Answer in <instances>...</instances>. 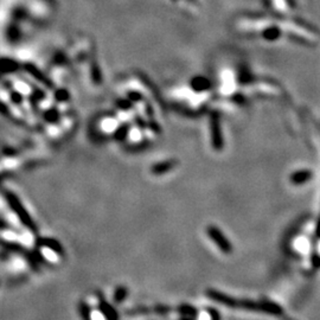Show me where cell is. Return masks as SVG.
I'll return each mask as SVG.
<instances>
[{"mask_svg": "<svg viewBox=\"0 0 320 320\" xmlns=\"http://www.w3.org/2000/svg\"><path fill=\"white\" fill-rule=\"evenodd\" d=\"M207 294L209 298H211V300L218 302V304H222L224 305V306H228V307H231V308H236L237 306V300L236 299L231 298V296H229L227 294H223L221 292H217V290H213V289H210L208 290Z\"/></svg>", "mask_w": 320, "mask_h": 320, "instance_id": "7a4b0ae2", "label": "cell"}, {"mask_svg": "<svg viewBox=\"0 0 320 320\" xmlns=\"http://www.w3.org/2000/svg\"><path fill=\"white\" fill-rule=\"evenodd\" d=\"M208 235H209L210 239L213 241V243L221 249L222 252H224V254H230L231 250H233V247H231L230 242H229L227 237L224 236V234H223L218 228L213 227V225L208 227Z\"/></svg>", "mask_w": 320, "mask_h": 320, "instance_id": "6da1fadb", "label": "cell"}, {"mask_svg": "<svg viewBox=\"0 0 320 320\" xmlns=\"http://www.w3.org/2000/svg\"><path fill=\"white\" fill-rule=\"evenodd\" d=\"M310 179H311V172H308V171H299V172H295L294 175L292 176V178H290V180H292L293 184L301 185V184L306 183V181L310 180Z\"/></svg>", "mask_w": 320, "mask_h": 320, "instance_id": "3957f363", "label": "cell"}, {"mask_svg": "<svg viewBox=\"0 0 320 320\" xmlns=\"http://www.w3.org/2000/svg\"><path fill=\"white\" fill-rule=\"evenodd\" d=\"M317 234L320 236V219H319V223H318V230H317Z\"/></svg>", "mask_w": 320, "mask_h": 320, "instance_id": "277c9868", "label": "cell"}]
</instances>
